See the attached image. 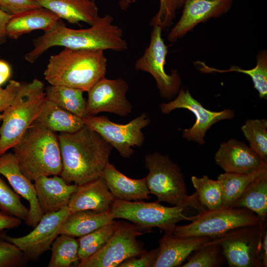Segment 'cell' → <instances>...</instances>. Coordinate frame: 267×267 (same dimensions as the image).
<instances>
[{"label":"cell","instance_id":"6da1fadb","mask_svg":"<svg viewBox=\"0 0 267 267\" xmlns=\"http://www.w3.org/2000/svg\"><path fill=\"white\" fill-rule=\"evenodd\" d=\"M62 163L61 176L67 183L82 185L102 176L113 149L99 134L84 124L73 133L57 135Z\"/></svg>","mask_w":267,"mask_h":267},{"label":"cell","instance_id":"7a4b0ae2","mask_svg":"<svg viewBox=\"0 0 267 267\" xmlns=\"http://www.w3.org/2000/svg\"><path fill=\"white\" fill-rule=\"evenodd\" d=\"M109 14L99 16L88 28H68L61 21L49 31L33 40V48L25 55L28 62L34 63L44 52L54 46L73 49L112 50L123 51L128 48L122 29L113 24Z\"/></svg>","mask_w":267,"mask_h":267},{"label":"cell","instance_id":"3957f363","mask_svg":"<svg viewBox=\"0 0 267 267\" xmlns=\"http://www.w3.org/2000/svg\"><path fill=\"white\" fill-rule=\"evenodd\" d=\"M107 60L102 50L64 48L51 55L44 71L51 85H61L88 92L105 77Z\"/></svg>","mask_w":267,"mask_h":267},{"label":"cell","instance_id":"277c9868","mask_svg":"<svg viewBox=\"0 0 267 267\" xmlns=\"http://www.w3.org/2000/svg\"><path fill=\"white\" fill-rule=\"evenodd\" d=\"M12 148L21 171L31 181L60 175L62 163L55 132L33 123Z\"/></svg>","mask_w":267,"mask_h":267},{"label":"cell","instance_id":"5b68a950","mask_svg":"<svg viewBox=\"0 0 267 267\" xmlns=\"http://www.w3.org/2000/svg\"><path fill=\"white\" fill-rule=\"evenodd\" d=\"M148 173L145 178L150 194L157 202L172 205L193 208L200 212L206 208L199 201L197 193L188 195L184 178L179 166L168 155L159 153L148 154L144 159Z\"/></svg>","mask_w":267,"mask_h":267},{"label":"cell","instance_id":"8992f818","mask_svg":"<svg viewBox=\"0 0 267 267\" xmlns=\"http://www.w3.org/2000/svg\"><path fill=\"white\" fill-rule=\"evenodd\" d=\"M46 100L44 84L39 79L21 84L13 102L2 113L0 155L19 140L34 122Z\"/></svg>","mask_w":267,"mask_h":267},{"label":"cell","instance_id":"52a82bcc","mask_svg":"<svg viewBox=\"0 0 267 267\" xmlns=\"http://www.w3.org/2000/svg\"><path fill=\"white\" fill-rule=\"evenodd\" d=\"M191 222L184 225H176L173 236L214 238L239 227L258 224L263 221L257 214L246 208L221 207L200 212Z\"/></svg>","mask_w":267,"mask_h":267},{"label":"cell","instance_id":"ba28073f","mask_svg":"<svg viewBox=\"0 0 267 267\" xmlns=\"http://www.w3.org/2000/svg\"><path fill=\"white\" fill-rule=\"evenodd\" d=\"M185 208L178 206L166 207L157 201L131 202L115 199L110 211L113 219L127 220L143 229L158 227L164 232L172 233L179 222L193 220L194 216L188 217L183 214Z\"/></svg>","mask_w":267,"mask_h":267},{"label":"cell","instance_id":"9c48e42d","mask_svg":"<svg viewBox=\"0 0 267 267\" xmlns=\"http://www.w3.org/2000/svg\"><path fill=\"white\" fill-rule=\"evenodd\" d=\"M144 230L134 224L120 221L107 243L89 257L80 261L78 267H116L126 260L146 252L136 237Z\"/></svg>","mask_w":267,"mask_h":267},{"label":"cell","instance_id":"30bf717a","mask_svg":"<svg viewBox=\"0 0 267 267\" xmlns=\"http://www.w3.org/2000/svg\"><path fill=\"white\" fill-rule=\"evenodd\" d=\"M267 221L216 236L230 267H263L260 250Z\"/></svg>","mask_w":267,"mask_h":267},{"label":"cell","instance_id":"8fae6325","mask_svg":"<svg viewBox=\"0 0 267 267\" xmlns=\"http://www.w3.org/2000/svg\"><path fill=\"white\" fill-rule=\"evenodd\" d=\"M83 120L125 158H129L133 155V147H140L143 144L145 137L142 130L151 122L146 113L140 114L126 124L115 123L105 116L87 115Z\"/></svg>","mask_w":267,"mask_h":267},{"label":"cell","instance_id":"7c38bea8","mask_svg":"<svg viewBox=\"0 0 267 267\" xmlns=\"http://www.w3.org/2000/svg\"><path fill=\"white\" fill-rule=\"evenodd\" d=\"M162 30L159 26L153 27L149 44L143 55L136 61L134 69L151 75L161 96L171 100L178 93L181 79L177 70H172L170 75L165 72L164 67L168 51L162 37Z\"/></svg>","mask_w":267,"mask_h":267},{"label":"cell","instance_id":"4fadbf2b","mask_svg":"<svg viewBox=\"0 0 267 267\" xmlns=\"http://www.w3.org/2000/svg\"><path fill=\"white\" fill-rule=\"evenodd\" d=\"M70 214L68 206L54 213L44 214L34 229L27 235L13 237L0 233V237L17 247L28 261L36 262L59 235L61 226Z\"/></svg>","mask_w":267,"mask_h":267},{"label":"cell","instance_id":"5bb4252c","mask_svg":"<svg viewBox=\"0 0 267 267\" xmlns=\"http://www.w3.org/2000/svg\"><path fill=\"white\" fill-rule=\"evenodd\" d=\"M177 97L169 102L160 105L161 112L167 114L176 109H186L195 116L194 125L182 132L184 138L195 141L200 145L205 143L204 137L207 131L214 124L225 119H231L235 112L232 109L212 111L205 108L197 100L192 97L188 90L179 89Z\"/></svg>","mask_w":267,"mask_h":267},{"label":"cell","instance_id":"9a60e30c","mask_svg":"<svg viewBox=\"0 0 267 267\" xmlns=\"http://www.w3.org/2000/svg\"><path fill=\"white\" fill-rule=\"evenodd\" d=\"M129 88L128 83L122 78L102 79L88 91L86 115L94 116L106 112L122 117L128 116L133 108L127 97Z\"/></svg>","mask_w":267,"mask_h":267},{"label":"cell","instance_id":"2e32d148","mask_svg":"<svg viewBox=\"0 0 267 267\" xmlns=\"http://www.w3.org/2000/svg\"><path fill=\"white\" fill-rule=\"evenodd\" d=\"M232 0H185L182 15L167 36L175 43L197 24L212 17H219L230 8Z\"/></svg>","mask_w":267,"mask_h":267},{"label":"cell","instance_id":"e0dca14e","mask_svg":"<svg viewBox=\"0 0 267 267\" xmlns=\"http://www.w3.org/2000/svg\"><path fill=\"white\" fill-rule=\"evenodd\" d=\"M0 174L7 179L14 191L29 202V212L25 223L27 225L34 227L44 214L34 184L21 171L14 153L5 152L0 155Z\"/></svg>","mask_w":267,"mask_h":267},{"label":"cell","instance_id":"ac0fdd59","mask_svg":"<svg viewBox=\"0 0 267 267\" xmlns=\"http://www.w3.org/2000/svg\"><path fill=\"white\" fill-rule=\"evenodd\" d=\"M214 159L226 173L250 174L267 164L250 146L235 139L222 143Z\"/></svg>","mask_w":267,"mask_h":267},{"label":"cell","instance_id":"d6986e66","mask_svg":"<svg viewBox=\"0 0 267 267\" xmlns=\"http://www.w3.org/2000/svg\"><path fill=\"white\" fill-rule=\"evenodd\" d=\"M37 198L44 214L58 212L68 206L78 185L67 183L61 176H40L34 180Z\"/></svg>","mask_w":267,"mask_h":267},{"label":"cell","instance_id":"ffe728a7","mask_svg":"<svg viewBox=\"0 0 267 267\" xmlns=\"http://www.w3.org/2000/svg\"><path fill=\"white\" fill-rule=\"evenodd\" d=\"M212 238L207 236L176 237L172 232H165L159 240V252L153 267L180 266L192 252Z\"/></svg>","mask_w":267,"mask_h":267},{"label":"cell","instance_id":"44dd1931","mask_svg":"<svg viewBox=\"0 0 267 267\" xmlns=\"http://www.w3.org/2000/svg\"><path fill=\"white\" fill-rule=\"evenodd\" d=\"M115 198L100 177L78 185L68 204L70 214L83 210L104 212L110 210Z\"/></svg>","mask_w":267,"mask_h":267},{"label":"cell","instance_id":"7402d4cb","mask_svg":"<svg viewBox=\"0 0 267 267\" xmlns=\"http://www.w3.org/2000/svg\"><path fill=\"white\" fill-rule=\"evenodd\" d=\"M56 14L41 7L13 15L6 28L7 37L17 40L24 34L35 30L50 31L61 21Z\"/></svg>","mask_w":267,"mask_h":267},{"label":"cell","instance_id":"603a6c76","mask_svg":"<svg viewBox=\"0 0 267 267\" xmlns=\"http://www.w3.org/2000/svg\"><path fill=\"white\" fill-rule=\"evenodd\" d=\"M101 177L115 199L130 201L150 198L145 178L140 179L129 178L110 162L104 168Z\"/></svg>","mask_w":267,"mask_h":267},{"label":"cell","instance_id":"cb8c5ba5","mask_svg":"<svg viewBox=\"0 0 267 267\" xmlns=\"http://www.w3.org/2000/svg\"><path fill=\"white\" fill-rule=\"evenodd\" d=\"M70 24L84 22L92 25L99 17L98 8L94 0H35Z\"/></svg>","mask_w":267,"mask_h":267},{"label":"cell","instance_id":"d4e9b609","mask_svg":"<svg viewBox=\"0 0 267 267\" xmlns=\"http://www.w3.org/2000/svg\"><path fill=\"white\" fill-rule=\"evenodd\" d=\"M113 219L110 210L104 212L93 210H83L70 214L63 222L60 234L73 237L84 236Z\"/></svg>","mask_w":267,"mask_h":267},{"label":"cell","instance_id":"484cf974","mask_svg":"<svg viewBox=\"0 0 267 267\" xmlns=\"http://www.w3.org/2000/svg\"><path fill=\"white\" fill-rule=\"evenodd\" d=\"M33 123L56 132L73 133L84 125L83 119L63 109L52 101L46 100Z\"/></svg>","mask_w":267,"mask_h":267},{"label":"cell","instance_id":"4316f807","mask_svg":"<svg viewBox=\"0 0 267 267\" xmlns=\"http://www.w3.org/2000/svg\"><path fill=\"white\" fill-rule=\"evenodd\" d=\"M230 207L244 208L257 214L262 221L267 218V173L253 180Z\"/></svg>","mask_w":267,"mask_h":267},{"label":"cell","instance_id":"83f0119b","mask_svg":"<svg viewBox=\"0 0 267 267\" xmlns=\"http://www.w3.org/2000/svg\"><path fill=\"white\" fill-rule=\"evenodd\" d=\"M267 173V164H266L250 174L225 172L220 174L217 179L222 185L221 207H230L253 180Z\"/></svg>","mask_w":267,"mask_h":267},{"label":"cell","instance_id":"f1b7e54d","mask_svg":"<svg viewBox=\"0 0 267 267\" xmlns=\"http://www.w3.org/2000/svg\"><path fill=\"white\" fill-rule=\"evenodd\" d=\"M46 98L63 109L83 118L86 115V103L84 91L65 86L51 85L45 88Z\"/></svg>","mask_w":267,"mask_h":267},{"label":"cell","instance_id":"f546056e","mask_svg":"<svg viewBox=\"0 0 267 267\" xmlns=\"http://www.w3.org/2000/svg\"><path fill=\"white\" fill-rule=\"evenodd\" d=\"M51 245V256L48 267H69L80 262L79 243L74 237L60 234Z\"/></svg>","mask_w":267,"mask_h":267},{"label":"cell","instance_id":"4dcf8cb0","mask_svg":"<svg viewBox=\"0 0 267 267\" xmlns=\"http://www.w3.org/2000/svg\"><path fill=\"white\" fill-rule=\"evenodd\" d=\"M119 222L114 220L95 230L79 237L78 257L80 262L93 255L109 240Z\"/></svg>","mask_w":267,"mask_h":267},{"label":"cell","instance_id":"1f68e13d","mask_svg":"<svg viewBox=\"0 0 267 267\" xmlns=\"http://www.w3.org/2000/svg\"><path fill=\"white\" fill-rule=\"evenodd\" d=\"M200 66V70L206 73L218 72H226L235 71L246 74L250 76L254 84V88L258 90L261 98L267 97V56L265 50L261 51L258 55L257 62L255 67L252 69L244 70L237 66H232L226 70H220L206 65L204 63L197 62Z\"/></svg>","mask_w":267,"mask_h":267},{"label":"cell","instance_id":"d6a6232c","mask_svg":"<svg viewBox=\"0 0 267 267\" xmlns=\"http://www.w3.org/2000/svg\"><path fill=\"white\" fill-rule=\"evenodd\" d=\"M199 201L207 209L214 210L222 207V189L220 181L213 180L207 176L191 177Z\"/></svg>","mask_w":267,"mask_h":267},{"label":"cell","instance_id":"836d02e7","mask_svg":"<svg viewBox=\"0 0 267 267\" xmlns=\"http://www.w3.org/2000/svg\"><path fill=\"white\" fill-rule=\"evenodd\" d=\"M195 251V254L182 267H219L226 261L222 248L216 237Z\"/></svg>","mask_w":267,"mask_h":267},{"label":"cell","instance_id":"e575fe53","mask_svg":"<svg viewBox=\"0 0 267 267\" xmlns=\"http://www.w3.org/2000/svg\"><path fill=\"white\" fill-rule=\"evenodd\" d=\"M249 146L267 163V121L248 119L241 128Z\"/></svg>","mask_w":267,"mask_h":267},{"label":"cell","instance_id":"d590c367","mask_svg":"<svg viewBox=\"0 0 267 267\" xmlns=\"http://www.w3.org/2000/svg\"><path fill=\"white\" fill-rule=\"evenodd\" d=\"M185 0H160V7L158 12L150 21V25L159 26L162 30L169 27L175 19L176 11L183 7ZM133 0H121L119 4L120 8L126 10L130 6Z\"/></svg>","mask_w":267,"mask_h":267},{"label":"cell","instance_id":"8d00e7d4","mask_svg":"<svg viewBox=\"0 0 267 267\" xmlns=\"http://www.w3.org/2000/svg\"><path fill=\"white\" fill-rule=\"evenodd\" d=\"M20 196L0 178V210L21 220L26 221L29 209L21 201Z\"/></svg>","mask_w":267,"mask_h":267},{"label":"cell","instance_id":"74e56055","mask_svg":"<svg viewBox=\"0 0 267 267\" xmlns=\"http://www.w3.org/2000/svg\"><path fill=\"white\" fill-rule=\"evenodd\" d=\"M28 262L17 247L0 237V267H22Z\"/></svg>","mask_w":267,"mask_h":267},{"label":"cell","instance_id":"f35d334b","mask_svg":"<svg viewBox=\"0 0 267 267\" xmlns=\"http://www.w3.org/2000/svg\"><path fill=\"white\" fill-rule=\"evenodd\" d=\"M41 7L35 0H0V8L11 15Z\"/></svg>","mask_w":267,"mask_h":267},{"label":"cell","instance_id":"ab89813d","mask_svg":"<svg viewBox=\"0 0 267 267\" xmlns=\"http://www.w3.org/2000/svg\"><path fill=\"white\" fill-rule=\"evenodd\" d=\"M159 252V248L146 252L136 257L126 260L118 265V267H153Z\"/></svg>","mask_w":267,"mask_h":267},{"label":"cell","instance_id":"60d3db41","mask_svg":"<svg viewBox=\"0 0 267 267\" xmlns=\"http://www.w3.org/2000/svg\"><path fill=\"white\" fill-rule=\"evenodd\" d=\"M21 83L10 80L6 87H0V113L3 112L13 102L21 87Z\"/></svg>","mask_w":267,"mask_h":267},{"label":"cell","instance_id":"b9f144b4","mask_svg":"<svg viewBox=\"0 0 267 267\" xmlns=\"http://www.w3.org/2000/svg\"><path fill=\"white\" fill-rule=\"evenodd\" d=\"M21 223L20 219L0 211V230L17 227Z\"/></svg>","mask_w":267,"mask_h":267},{"label":"cell","instance_id":"7bdbcfd3","mask_svg":"<svg viewBox=\"0 0 267 267\" xmlns=\"http://www.w3.org/2000/svg\"><path fill=\"white\" fill-rule=\"evenodd\" d=\"M13 15L8 14L0 8V44L4 43L7 38L6 28Z\"/></svg>","mask_w":267,"mask_h":267},{"label":"cell","instance_id":"ee69618b","mask_svg":"<svg viewBox=\"0 0 267 267\" xmlns=\"http://www.w3.org/2000/svg\"><path fill=\"white\" fill-rule=\"evenodd\" d=\"M11 68L5 61L0 60V87L11 77Z\"/></svg>","mask_w":267,"mask_h":267},{"label":"cell","instance_id":"f6af8a7d","mask_svg":"<svg viewBox=\"0 0 267 267\" xmlns=\"http://www.w3.org/2000/svg\"><path fill=\"white\" fill-rule=\"evenodd\" d=\"M260 259L263 267H267V230L263 235L260 250Z\"/></svg>","mask_w":267,"mask_h":267},{"label":"cell","instance_id":"bcb514c9","mask_svg":"<svg viewBox=\"0 0 267 267\" xmlns=\"http://www.w3.org/2000/svg\"><path fill=\"white\" fill-rule=\"evenodd\" d=\"M2 118V114L0 113V121H1Z\"/></svg>","mask_w":267,"mask_h":267}]
</instances>
